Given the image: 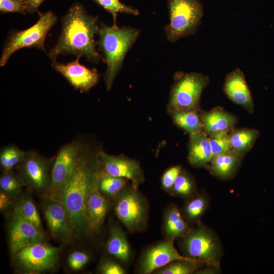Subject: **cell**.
Returning <instances> with one entry per match:
<instances>
[{"mask_svg":"<svg viewBox=\"0 0 274 274\" xmlns=\"http://www.w3.org/2000/svg\"><path fill=\"white\" fill-rule=\"evenodd\" d=\"M107 252L123 263L129 261L131 252L124 232L118 227H113L106 243Z\"/></svg>","mask_w":274,"mask_h":274,"instance_id":"22","label":"cell"},{"mask_svg":"<svg viewBox=\"0 0 274 274\" xmlns=\"http://www.w3.org/2000/svg\"><path fill=\"white\" fill-rule=\"evenodd\" d=\"M99 271L102 274H125V270L118 263L108 259L102 260L99 266Z\"/></svg>","mask_w":274,"mask_h":274,"instance_id":"38","label":"cell"},{"mask_svg":"<svg viewBox=\"0 0 274 274\" xmlns=\"http://www.w3.org/2000/svg\"><path fill=\"white\" fill-rule=\"evenodd\" d=\"M85 143L75 140L62 146L54 157L48 197L57 199L71 176Z\"/></svg>","mask_w":274,"mask_h":274,"instance_id":"10","label":"cell"},{"mask_svg":"<svg viewBox=\"0 0 274 274\" xmlns=\"http://www.w3.org/2000/svg\"><path fill=\"white\" fill-rule=\"evenodd\" d=\"M23 182L16 173L12 170L4 172L0 177V192L15 198L21 194Z\"/></svg>","mask_w":274,"mask_h":274,"instance_id":"28","label":"cell"},{"mask_svg":"<svg viewBox=\"0 0 274 274\" xmlns=\"http://www.w3.org/2000/svg\"><path fill=\"white\" fill-rule=\"evenodd\" d=\"M53 158H47L35 150L28 151L15 167L16 173L27 190L43 198L49 196Z\"/></svg>","mask_w":274,"mask_h":274,"instance_id":"7","label":"cell"},{"mask_svg":"<svg viewBox=\"0 0 274 274\" xmlns=\"http://www.w3.org/2000/svg\"><path fill=\"white\" fill-rule=\"evenodd\" d=\"M25 152L14 145L2 147L0 151V164L3 171L13 170L22 160Z\"/></svg>","mask_w":274,"mask_h":274,"instance_id":"29","label":"cell"},{"mask_svg":"<svg viewBox=\"0 0 274 274\" xmlns=\"http://www.w3.org/2000/svg\"><path fill=\"white\" fill-rule=\"evenodd\" d=\"M114 211L129 231H141L146 227L149 214L147 201L138 189L132 186H126L116 196Z\"/></svg>","mask_w":274,"mask_h":274,"instance_id":"9","label":"cell"},{"mask_svg":"<svg viewBox=\"0 0 274 274\" xmlns=\"http://www.w3.org/2000/svg\"><path fill=\"white\" fill-rule=\"evenodd\" d=\"M193 187V184L190 177L181 170L171 191L177 195L186 197L191 194Z\"/></svg>","mask_w":274,"mask_h":274,"instance_id":"33","label":"cell"},{"mask_svg":"<svg viewBox=\"0 0 274 274\" xmlns=\"http://www.w3.org/2000/svg\"><path fill=\"white\" fill-rule=\"evenodd\" d=\"M207 207V201L202 196H198L190 200L186 205L185 212L187 217L191 220L198 219L204 212Z\"/></svg>","mask_w":274,"mask_h":274,"instance_id":"34","label":"cell"},{"mask_svg":"<svg viewBox=\"0 0 274 274\" xmlns=\"http://www.w3.org/2000/svg\"><path fill=\"white\" fill-rule=\"evenodd\" d=\"M97 20V17L88 14L80 4H73L62 18L61 33L48 53L52 61L60 55L73 54L98 62L101 56L96 49L94 39L99 27Z\"/></svg>","mask_w":274,"mask_h":274,"instance_id":"2","label":"cell"},{"mask_svg":"<svg viewBox=\"0 0 274 274\" xmlns=\"http://www.w3.org/2000/svg\"><path fill=\"white\" fill-rule=\"evenodd\" d=\"M169 22L164 28L167 39L174 43L194 34L201 23L203 6L199 0H167Z\"/></svg>","mask_w":274,"mask_h":274,"instance_id":"4","label":"cell"},{"mask_svg":"<svg viewBox=\"0 0 274 274\" xmlns=\"http://www.w3.org/2000/svg\"><path fill=\"white\" fill-rule=\"evenodd\" d=\"M209 83V77L200 73H176L170 90L168 110L197 112L201 93Z\"/></svg>","mask_w":274,"mask_h":274,"instance_id":"5","label":"cell"},{"mask_svg":"<svg viewBox=\"0 0 274 274\" xmlns=\"http://www.w3.org/2000/svg\"><path fill=\"white\" fill-rule=\"evenodd\" d=\"M2 13L16 12L25 14L26 12L23 0H0Z\"/></svg>","mask_w":274,"mask_h":274,"instance_id":"36","label":"cell"},{"mask_svg":"<svg viewBox=\"0 0 274 274\" xmlns=\"http://www.w3.org/2000/svg\"><path fill=\"white\" fill-rule=\"evenodd\" d=\"M44 0H23L27 13H34L38 12L40 5Z\"/></svg>","mask_w":274,"mask_h":274,"instance_id":"40","label":"cell"},{"mask_svg":"<svg viewBox=\"0 0 274 274\" xmlns=\"http://www.w3.org/2000/svg\"><path fill=\"white\" fill-rule=\"evenodd\" d=\"M223 90L226 96L249 112L253 110V101L243 72L239 68L228 73L225 79Z\"/></svg>","mask_w":274,"mask_h":274,"instance_id":"17","label":"cell"},{"mask_svg":"<svg viewBox=\"0 0 274 274\" xmlns=\"http://www.w3.org/2000/svg\"><path fill=\"white\" fill-rule=\"evenodd\" d=\"M199 263H201L188 260H178L154 272L157 274H190L194 271Z\"/></svg>","mask_w":274,"mask_h":274,"instance_id":"30","label":"cell"},{"mask_svg":"<svg viewBox=\"0 0 274 274\" xmlns=\"http://www.w3.org/2000/svg\"><path fill=\"white\" fill-rule=\"evenodd\" d=\"M99 159L100 172L127 179L135 189H138L145 180L140 162L134 159L123 155H111L100 150Z\"/></svg>","mask_w":274,"mask_h":274,"instance_id":"12","label":"cell"},{"mask_svg":"<svg viewBox=\"0 0 274 274\" xmlns=\"http://www.w3.org/2000/svg\"><path fill=\"white\" fill-rule=\"evenodd\" d=\"M213 157L232 151L228 133L222 132L210 135Z\"/></svg>","mask_w":274,"mask_h":274,"instance_id":"32","label":"cell"},{"mask_svg":"<svg viewBox=\"0 0 274 274\" xmlns=\"http://www.w3.org/2000/svg\"><path fill=\"white\" fill-rule=\"evenodd\" d=\"M180 165H176L168 168L161 177L162 188L166 191H170L179 174L181 172Z\"/></svg>","mask_w":274,"mask_h":274,"instance_id":"35","label":"cell"},{"mask_svg":"<svg viewBox=\"0 0 274 274\" xmlns=\"http://www.w3.org/2000/svg\"><path fill=\"white\" fill-rule=\"evenodd\" d=\"M199 116L203 125V131L209 135L228 133L232 130L236 122L234 116L220 108L202 113Z\"/></svg>","mask_w":274,"mask_h":274,"instance_id":"20","label":"cell"},{"mask_svg":"<svg viewBox=\"0 0 274 274\" xmlns=\"http://www.w3.org/2000/svg\"><path fill=\"white\" fill-rule=\"evenodd\" d=\"M178 260L200 262L189 257L181 256L174 246V240L166 239L152 246L144 252L140 260L138 270L140 273L149 274Z\"/></svg>","mask_w":274,"mask_h":274,"instance_id":"14","label":"cell"},{"mask_svg":"<svg viewBox=\"0 0 274 274\" xmlns=\"http://www.w3.org/2000/svg\"><path fill=\"white\" fill-rule=\"evenodd\" d=\"M259 135V131L252 128L231 130L228 135L232 151L243 156L252 148Z\"/></svg>","mask_w":274,"mask_h":274,"instance_id":"24","label":"cell"},{"mask_svg":"<svg viewBox=\"0 0 274 274\" xmlns=\"http://www.w3.org/2000/svg\"><path fill=\"white\" fill-rule=\"evenodd\" d=\"M14 208L19 210L28 222L44 232L40 215L28 192L20 194L15 198Z\"/></svg>","mask_w":274,"mask_h":274,"instance_id":"27","label":"cell"},{"mask_svg":"<svg viewBox=\"0 0 274 274\" xmlns=\"http://www.w3.org/2000/svg\"><path fill=\"white\" fill-rule=\"evenodd\" d=\"M61 248L46 243H36L24 247L12 254V263L19 272L38 274L55 269Z\"/></svg>","mask_w":274,"mask_h":274,"instance_id":"8","label":"cell"},{"mask_svg":"<svg viewBox=\"0 0 274 274\" xmlns=\"http://www.w3.org/2000/svg\"><path fill=\"white\" fill-rule=\"evenodd\" d=\"M9 247L11 254L26 246L45 243L44 232L28 222L17 209L8 214Z\"/></svg>","mask_w":274,"mask_h":274,"instance_id":"13","label":"cell"},{"mask_svg":"<svg viewBox=\"0 0 274 274\" xmlns=\"http://www.w3.org/2000/svg\"><path fill=\"white\" fill-rule=\"evenodd\" d=\"M109 208L108 199L97 189H92L85 203L86 232L96 233L99 231Z\"/></svg>","mask_w":274,"mask_h":274,"instance_id":"18","label":"cell"},{"mask_svg":"<svg viewBox=\"0 0 274 274\" xmlns=\"http://www.w3.org/2000/svg\"><path fill=\"white\" fill-rule=\"evenodd\" d=\"M98 5L110 13L113 20V25H117L118 13H124L133 15H138L139 12L137 9L122 3L119 0H92Z\"/></svg>","mask_w":274,"mask_h":274,"instance_id":"31","label":"cell"},{"mask_svg":"<svg viewBox=\"0 0 274 274\" xmlns=\"http://www.w3.org/2000/svg\"><path fill=\"white\" fill-rule=\"evenodd\" d=\"M213 154L209 138L203 131L190 134L188 159L194 166L201 167L210 162Z\"/></svg>","mask_w":274,"mask_h":274,"instance_id":"19","label":"cell"},{"mask_svg":"<svg viewBox=\"0 0 274 274\" xmlns=\"http://www.w3.org/2000/svg\"><path fill=\"white\" fill-rule=\"evenodd\" d=\"M89 259V255L86 253L81 251H75L69 255L67 259L68 265L72 269L78 270L82 268L86 264Z\"/></svg>","mask_w":274,"mask_h":274,"instance_id":"37","label":"cell"},{"mask_svg":"<svg viewBox=\"0 0 274 274\" xmlns=\"http://www.w3.org/2000/svg\"><path fill=\"white\" fill-rule=\"evenodd\" d=\"M182 246L186 257L215 267L219 266V244L206 228L191 230L183 237Z\"/></svg>","mask_w":274,"mask_h":274,"instance_id":"11","label":"cell"},{"mask_svg":"<svg viewBox=\"0 0 274 274\" xmlns=\"http://www.w3.org/2000/svg\"><path fill=\"white\" fill-rule=\"evenodd\" d=\"M80 57L77 56L76 60L66 64L58 63L56 60L52 61L51 65L75 89L83 93L88 91L96 85L99 74L96 69H90L80 64Z\"/></svg>","mask_w":274,"mask_h":274,"instance_id":"16","label":"cell"},{"mask_svg":"<svg viewBox=\"0 0 274 274\" xmlns=\"http://www.w3.org/2000/svg\"><path fill=\"white\" fill-rule=\"evenodd\" d=\"M15 207V198L0 192V209L3 213L12 211Z\"/></svg>","mask_w":274,"mask_h":274,"instance_id":"39","label":"cell"},{"mask_svg":"<svg viewBox=\"0 0 274 274\" xmlns=\"http://www.w3.org/2000/svg\"><path fill=\"white\" fill-rule=\"evenodd\" d=\"M129 181L124 178L111 176L99 171L95 186L99 191L107 199H115L127 186Z\"/></svg>","mask_w":274,"mask_h":274,"instance_id":"25","label":"cell"},{"mask_svg":"<svg viewBox=\"0 0 274 274\" xmlns=\"http://www.w3.org/2000/svg\"><path fill=\"white\" fill-rule=\"evenodd\" d=\"M100 151L85 144L71 176L56 199L62 203L70 215L75 237L86 232L85 203L100 171Z\"/></svg>","mask_w":274,"mask_h":274,"instance_id":"1","label":"cell"},{"mask_svg":"<svg viewBox=\"0 0 274 274\" xmlns=\"http://www.w3.org/2000/svg\"><path fill=\"white\" fill-rule=\"evenodd\" d=\"M163 231L167 239L174 240L186 236L191 230L179 209L170 207L166 211L163 220Z\"/></svg>","mask_w":274,"mask_h":274,"instance_id":"21","label":"cell"},{"mask_svg":"<svg viewBox=\"0 0 274 274\" xmlns=\"http://www.w3.org/2000/svg\"><path fill=\"white\" fill-rule=\"evenodd\" d=\"M168 111L173 122L189 134L203 131V125L197 112L178 110Z\"/></svg>","mask_w":274,"mask_h":274,"instance_id":"26","label":"cell"},{"mask_svg":"<svg viewBox=\"0 0 274 274\" xmlns=\"http://www.w3.org/2000/svg\"><path fill=\"white\" fill-rule=\"evenodd\" d=\"M57 20L56 15L49 11L40 14L37 22L28 28L12 31L4 44L0 65H5L12 54L21 48H36L46 51V37Z\"/></svg>","mask_w":274,"mask_h":274,"instance_id":"6","label":"cell"},{"mask_svg":"<svg viewBox=\"0 0 274 274\" xmlns=\"http://www.w3.org/2000/svg\"><path fill=\"white\" fill-rule=\"evenodd\" d=\"M43 211L52 236L56 239L67 242L73 236L72 223L70 215L59 201L43 198Z\"/></svg>","mask_w":274,"mask_h":274,"instance_id":"15","label":"cell"},{"mask_svg":"<svg viewBox=\"0 0 274 274\" xmlns=\"http://www.w3.org/2000/svg\"><path fill=\"white\" fill-rule=\"evenodd\" d=\"M242 157L233 151L213 156L210 161V170L220 178H229L237 169Z\"/></svg>","mask_w":274,"mask_h":274,"instance_id":"23","label":"cell"},{"mask_svg":"<svg viewBox=\"0 0 274 274\" xmlns=\"http://www.w3.org/2000/svg\"><path fill=\"white\" fill-rule=\"evenodd\" d=\"M140 30L129 26L118 27L101 24L98 44L103 52L107 69L104 80L107 91L111 89L124 58L136 40Z\"/></svg>","mask_w":274,"mask_h":274,"instance_id":"3","label":"cell"}]
</instances>
